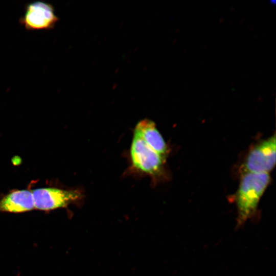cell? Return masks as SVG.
I'll list each match as a JSON object with an SVG mask.
<instances>
[{
    "instance_id": "2",
    "label": "cell",
    "mask_w": 276,
    "mask_h": 276,
    "mask_svg": "<svg viewBox=\"0 0 276 276\" xmlns=\"http://www.w3.org/2000/svg\"><path fill=\"white\" fill-rule=\"evenodd\" d=\"M129 156L131 167L136 172L150 176L154 181L164 176L166 158L134 131Z\"/></svg>"
},
{
    "instance_id": "1",
    "label": "cell",
    "mask_w": 276,
    "mask_h": 276,
    "mask_svg": "<svg viewBox=\"0 0 276 276\" xmlns=\"http://www.w3.org/2000/svg\"><path fill=\"white\" fill-rule=\"evenodd\" d=\"M270 181L269 173H244L235 196L239 225L244 223L255 213Z\"/></svg>"
},
{
    "instance_id": "4",
    "label": "cell",
    "mask_w": 276,
    "mask_h": 276,
    "mask_svg": "<svg viewBox=\"0 0 276 276\" xmlns=\"http://www.w3.org/2000/svg\"><path fill=\"white\" fill-rule=\"evenodd\" d=\"M59 21L54 7L50 4L35 1L27 4L20 24L27 30H51Z\"/></svg>"
},
{
    "instance_id": "7",
    "label": "cell",
    "mask_w": 276,
    "mask_h": 276,
    "mask_svg": "<svg viewBox=\"0 0 276 276\" xmlns=\"http://www.w3.org/2000/svg\"><path fill=\"white\" fill-rule=\"evenodd\" d=\"M133 131L158 154L166 158L168 152L167 145L153 121L148 119L141 120L136 124Z\"/></svg>"
},
{
    "instance_id": "5",
    "label": "cell",
    "mask_w": 276,
    "mask_h": 276,
    "mask_svg": "<svg viewBox=\"0 0 276 276\" xmlns=\"http://www.w3.org/2000/svg\"><path fill=\"white\" fill-rule=\"evenodd\" d=\"M275 135L256 145L250 151L244 165L245 173H269L275 165Z\"/></svg>"
},
{
    "instance_id": "6",
    "label": "cell",
    "mask_w": 276,
    "mask_h": 276,
    "mask_svg": "<svg viewBox=\"0 0 276 276\" xmlns=\"http://www.w3.org/2000/svg\"><path fill=\"white\" fill-rule=\"evenodd\" d=\"M34 209L32 193L28 190L13 191L0 200V213H19Z\"/></svg>"
},
{
    "instance_id": "3",
    "label": "cell",
    "mask_w": 276,
    "mask_h": 276,
    "mask_svg": "<svg viewBox=\"0 0 276 276\" xmlns=\"http://www.w3.org/2000/svg\"><path fill=\"white\" fill-rule=\"evenodd\" d=\"M32 193L35 209L42 211L65 208L83 197L79 190L56 188H38Z\"/></svg>"
}]
</instances>
